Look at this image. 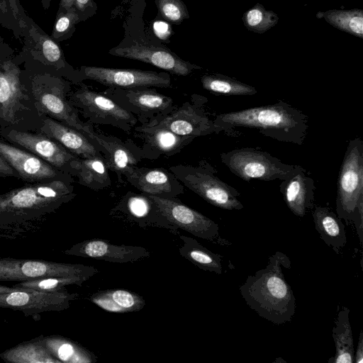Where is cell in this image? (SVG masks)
I'll return each mask as SVG.
<instances>
[{
	"instance_id": "cell-43",
	"label": "cell",
	"mask_w": 363,
	"mask_h": 363,
	"mask_svg": "<svg viewBox=\"0 0 363 363\" xmlns=\"http://www.w3.org/2000/svg\"><path fill=\"white\" fill-rule=\"evenodd\" d=\"M0 176L2 177H18L16 172L9 164V163L0 155Z\"/></svg>"
},
{
	"instance_id": "cell-32",
	"label": "cell",
	"mask_w": 363,
	"mask_h": 363,
	"mask_svg": "<svg viewBox=\"0 0 363 363\" xmlns=\"http://www.w3.org/2000/svg\"><path fill=\"white\" fill-rule=\"evenodd\" d=\"M201 82L204 89L216 95L251 96L257 94L254 86L221 74H204Z\"/></svg>"
},
{
	"instance_id": "cell-44",
	"label": "cell",
	"mask_w": 363,
	"mask_h": 363,
	"mask_svg": "<svg viewBox=\"0 0 363 363\" xmlns=\"http://www.w3.org/2000/svg\"><path fill=\"white\" fill-rule=\"evenodd\" d=\"M363 362V332L361 330L357 342V347L354 351V363Z\"/></svg>"
},
{
	"instance_id": "cell-6",
	"label": "cell",
	"mask_w": 363,
	"mask_h": 363,
	"mask_svg": "<svg viewBox=\"0 0 363 363\" xmlns=\"http://www.w3.org/2000/svg\"><path fill=\"white\" fill-rule=\"evenodd\" d=\"M176 178L211 205L224 210H242L240 191L225 183L215 173L216 170L206 161L198 167H170Z\"/></svg>"
},
{
	"instance_id": "cell-25",
	"label": "cell",
	"mask_w": 363,
	"mask_h": 363,
	"mask_svg": "<svg viewBox=\"0 0 363 363\" xmlns=\"http://www.w3.org/2000/svg\"><path fill=\"white\" fill-rule=\"evenodd\" d=\"M87 137L104 150L107 167L115 172L126 175L137 163L132 153L116 140L99 135L93 130Z\"/></svg>"
},
{
	"instance_id": "cell-35",
	"label": "cell",
	"mask_w": 363,
	"mask_h": 363,
	"mask_svg": "<svg viewBox=\"0 0 363 363\" xmlns=\"http://www.w3.org/2000/svg\"><path fill=\"white\" fill-rule=\"evenodd\" d=\"M242 19L248 30L262 34L276 26L279 17L273 11L267 10L262 4L257 3L244 13Z\"/></svg>"
},
{
	"instance_id": "cell-2",
	"label": "cell",
	"mask_w": 363,
	"mask_h": 363,
	"mask_svg": "<svg viewBox=\"0 0 363 363\" xmlns=\"http://www.w3.org/2000/svg\"><path fill=\"white\" fill-rule=\"evenodd\" d=\"M214 124L220 131L234 135L235 128H254L275 140L301 145L307 136V115L279 100L269 105L252 107L217 115Z\"/></svg>"
},
{
	"instance_id": "cell-39",
	"label": "cell",
	"mask_w": 363,
	"mask_h": 363,
	"mask_svg": "<svg viewBox=\"0 0 363 363\" xmlns=\"http://www.w3.org/2000/svg\"><path fill=\"white\" fill-rule=\"evenodd\" d=\"M158 16L165 21L179 25L189 18L186 4L182 0H155Z\"/></svg>"
},
{
	"instance_id": "cell-21",
	"label": "cell",
	"mask_w": 363,
	"mask_h": 363,
	"mask_svg": "<svg viewBox=\"0 0 363 363\" xmlns=\"http://www.w3.org/2000/svg\"><path fill=\"white\" fill-rule=\"evenodd\" d=\"M40 130L77 157L91 158L101 155L91 142L93 140L88 139L85 134L53 118H45Z\"/></svg>"
},
{
	"instance_id": "cell-13",
	"label": "cell",
	"mask_w": 363,
	"mask_h": 363,
	"mask_svg": "<svg viewBox=\"0 0 363 363\" xmlns=\"http://www.w3.org/2000/svg\"><path fill=\"white\" fill-rule=\"evenodd\" d=\"M71 99L94 121L110 123L121 128L125 127L127 129L136 122L130 113L100 93L82 88L72 94Z\"/></svg>"
},
{
	"instance_id": "cell-8",
	"label": "cell",
	"mask_w": 363,
	"mask_h": 363,
	"mask_svg": "<svg viewBox=\"0 0 363 363\" xmlns=\"http://www.w3.org/2000/svg\"><path fill=\"white\" fill-rule=\"evenodd\" d=\"M32 93L40 111L86 136L92 130L80 121L77 111L64 98L62 84L58 78L49 73L35 75L32 81Z\"/></svg>"
},
{
	"instance_id": "cell-5",
	"label": "cell",
	"mask_w": 363,
	"mask_h": 363,
	"mask_svg": "<svg viewBox=\"0 0 363 363\" xmlns=\"http://www.w3.org/2000/svg\"><path fill=\"white\" fill-rule=\"evenodd\" d=\"M221 162L229 170L244 181L284 180L303 169L289 164L262 150L252 147L233 149L220 155Z\"/></svg>"
},
{
	"instance_id": "cell-31",
	"label": "cell",
	"mask_w": 363,
	"mask_h": 363,
	"mask_svg": "<svg viewBox=\"0 0 363 363\" xmlns=\"http://www.w3.org/2000/svg\"><path fill=\"white\" fill-rule=\"evenodd\" d=\"M318 18H324L330 25L354 36L363 38V10L331 9L318 11Z\"/></svg>"
},
{
	"instance_id": "cell-47",
	"label": "cell",
	"mask_w": 363,
	"mask_h": 363,
	"mask_svg": "<svg viewBox=\"0 0 363 363\" xmlns=\"http://www.w3.org/2000/svg\"><path fill=\"white\" fill-rule=\"evenodd\" d=\"M15 289L14 287H9L3 285H0V294H6L11 292Z\"/></svg>"
},
{
	"instance_id": "cell-3",
	"label": "cell",
	"mask_w": 363,
	"mask_h": 363,
	"mask_svg": "<svg viewBox=\"0 0 363 363\" xmlns=\"http://www.w3.org/2000/svg\"><path fill=\"white\" fill-rule=\"evenodd\" d=\"M62 180L33 182L0 194V228L24 225L57 211L74 197Z\"/></svg>"
},
{
	"instance_id": "cell-26",
	"label": "cell",
	"mask_w": 363,
	"mask_h": 363,
	"mask_svg": "<svg viewBox=\"0 0 363 363\" xmlns=\"http://www.w3.org/2000/svg\"><path fill=\"white\" fill-rule=\"evenodd\" d=\"M349 313L350 309L344 306L339 311L335 320L332 336L335 354L328 360L330 363H354V340Z\"/></svg>"
},
{
	"instance_id": "cell-30",
	"label": "cell",
	"mask_w": 363,
	"mask_h": 363,
	"mask_svg": "<svg viewBox=\"0 0 363 363\" xmlns=\"http://www.w3.org/2000/svg\"><path fill=\"white\" fill-rule=\"evenodd\" d=\"M125 176L133 185L147 194L160 196L172 191L170 179L162 169L140 172L134 167Z\"/></svg>"
},
{
	"instance_id": "cell-33",
	"label": "cell",
	"mask_w": 363,
	"mask_h": 363,
	"mask_svg": "<svg viewBox=\"0 0 363 363\" xmlns=\"http://www.w3.org/2000/svg\"><path fill=\"white\" fill-rule=\"evenodd\" d=\"M30 18L19 0H0V25L11 30L16 38L25 36Z\"/></svg>"
},
{
	"instance_id": "cell-10",
	"label": "cell",
	"mask_w": 363,
	"mask_h": 363,
	"mask_svg": "<svg viewBox=\"0 0 363 363\" xmlns=\"http://www.w3.org/2000/svg\"><path fill=\"white\" fill-rule=\"evenodd\" d=\"M164 129L177 135L194 139L196 137L220 133L201 106L186 103L161 118L137 128L140 132Z\"/></svg>"
},
{
	"instance_id": "cell-15",
	"label": "cell",
	"mask_w": 363,
	"mask_h": 363,
	"mask_svg": "<svg viewBox=\"0 0 363 363\" xmlns=\"http://www.w3.org/2000/svg\"><path fill=\"white\" fill-rule=\"evenodd\" d=\"M23 41V46L18 55L21 59L39 62L43 66L56 70L71 67L65 61L63 51L58 43L31 18Z\"/></svg>"
},
{
	"instance_id": "cell-19",
	"label": "cell",
	"mask_w": 363,
	"mask_h": 363,
	"mask_svg": "<svg viewBox=\"0 0 363 363\" xmlns=\"http://www.w3.org/2000/svg\"><path fill=\"white\" fill-rule=\"evenodd\" d=\"M21 72L11 56L0 62V118L6 122L16 121V112L25 96Z\"/></svg>"
},
{
	"instance_id": "cell-41",
	"label": "cell",
	"mask_w": 363,
	"mask_h": 363,
	"mask_svg": "<svg viewBox=\"0 0 363 363\" xmlns=\"http://www.w3.org/2000/svg\"><path fill=\"white\" fill-rule=\"evenodd\" d=\"M128 208L134 216L143 217L149 211L150 203L143 197L135 196L129 200Z\"/></svg>"
},
{
	"instance_id": "cell-38",
	"label": "cell",
	"mask_w": 363,
	"mask_h": 363,
	"mask_svg": "<svg viewBox=\"0 0 363 363\" xmlns=\"http://www.w3.org/2000/svg\"><path fill=\"white\" fill-rule=\"evenodd\" d=\"M79 23L74 9L57 12L50 37L57 43L70 38L74 34L75 26Z\"/></svg>"
},
{
	"instance_id": "cell-24",
	"label": "cell",
	"mask_w": 363,
	"mask_h": 363,
	"mask_svg": "<svg viewBox=\"0 0 363 363\" xmlns=\"http://www.w3.org/2000/svg\"><path fill=\"white\" fill-rule=\"evenodd\" d=\"M68 166L82 185L94 190H100L111 184L108 167L101 155L91 158L77 157Z\"/></svg>"
},
{
	"instance_id": "cell-28",
	"label": "cell",
	"mask_w": 363,
	"mask_h": 363,
	"mask_svg": "<svg viewBox=\"0 0 363 363\" xmlns=\"http://www.w3.org/2000/svg\"><path fill=\"white\" fill-rule=\"evenodd\" d=\"M44 342L49 352L60 363H92L97 359L84 347L60 335L44 336Z\"/></svg>"
},
{
	"instance_id": "cell-16",
	"label": "cell",
	"mask_w": 363,
	"mask_h": 363,
	"mask_svg": "<svg viewBox=\"0 0 363 363\" xmlns=\"http://www.w3.org/2000/svg\"><path fill=\"white\" fill-rule=\"evenodd\" d=\"M63 253L113 263L135 262L150 256V252L143 247L117 245L101 239L77 243Z\"/></svg>"
},
{
	"instance_id": "cell-4",
	"label": "cell",
	"mask_w": 363,
	"mask_h": 363,
	"mask_svg": "<svg viewBox=\"0 0 363 363\" xmlns=\"http://www.w3.org/2000/svg\"><path fill=\"white\" fill-rule=\"evenodd\" d=\"M335 211L347 225L353 223L363 244V140L350 139L340 167Z\"/></svg>"
},
{
	"instance_id": "cell-29",
	"label": "cell",
	"mask_w": 363,
	"mask_h": 363,
	"mask_svg": "<svg viewBox=\"0 0 363 363\" xmlns=\"http://www.w3.org/2000/svg\"><path fill=\"white\" fill-rule=\"evenodd\" d=\"M179 238L183 244L179 248V252L183 257L201 269L222 274V255L213 252L193 238L181 235Z\"/></svg>"
},
{
	"instance_id": "cell-27",
	"label": "cell",
	"mask_w": 363,
	"mask_h": 363,
	"mask_svg": "<svg viewBox=\"0 0 363 363\" xmlns=\"http://www.w3.org/2000/svg\"><path fill=\"white\" fill-rule=\"evenodd\" d=\"M0 357L11 363H60L46 348L43 335L5 350Z\"/></svg>"
},
{
	"instance_id": "cell-46",
	"label": "cell",
	"mask_w": 363,
	"mask_h": 363,
	"mask_svg": "<svg viewBox=\"0 0 363 363\" xmlns=\"http://www.w3.org/2000/svg\"><path fill=\"white\" fill-rule=\"evenodd\" d=\"M70 9H74V0H60L57 12L68 11Z\"/></svg>"
},
{
	"instance_id": "cell-17",
	"label": "cell",
	"mask_w": 363,
	"mask_h": 363,
	"mask_svg": "<svg viewBox=\"0 0 363 363\" xmlns=\"http://www.w3.org/2000/svg\"><path fill=\"white\" fill-rule=\"evenodd\" d=\"M4 135L56 168L68 165L77 157L46 135L16 130H10Z\"/></svg>"
},
{
	"instance_id": "cell-42",
	"label": "cell",
	"mask_w": 363,
	"mask_h": 363,
	"mask_svg": "<svg viewBox=\"0 0 363 363\" xmlns=\"http://www.w3.org/2000/svg\"><path fill=\"white\" fill-rule=\"evenodd\" d=\"M153 30L160 38L162 40H167L169 38L172 33V29L170 26L166 22L156 21L153 24Z\"/></svg>"
},
{
	"instance_id": "cell-40",
	"label": "cell",
	"mask_w": 363,
	"mask_h": 363,
	"mask_svg": "<svg viewBox=\"0 0 363 363\" xmlns=\"http://www.w3.org/2000/svg\"><path fill=\"white\" fill-rule=\"evenodd\" d=\"M74 7L79 16V23L92 17L98 9L94 0H74Z\"/></svg>"
},
{
	"instance_id": "cell-51",
	"label": "cell",
	"mask_w": 363,
	"mask_h": 363,
	"mask_svg": "<svg viewBox=\"0 0 363 363\" xmlns=\"http://www.w3.org/2000/svg\"><path fill=\"white\" fill-rule=\"evenodd\" d=\"M3 61V60H2Z\"/></svg>"
},
{
	"instance_id": "cell-7",
	"label": "cell",
	"mask_w": 363,
	"mask_h": 363,
	"mask_svg": "<svg viewBox=\"0 0 363 363\" xmlns=\"http://www.w3.org/2000/svg\"><path fill=\"white\" fill-rule=\"evenodd\" d=\"M93 266L43 259H0V281H25L46 277L78 276L90 279L98 274Z\"/></svg>"
},
{
	"instance_id": "cell-11",
	"label": "cell",
	"mask_w": 363,
	"mask_h": 363,
	"mask_svg": "<svg viewBox=\"0 0 363 363\" xmlns=\"http://www.w3.org/2000/svg\"><path fill=\"white\" fill-rule=\"evenodd\" d=\"M77 297V294L67 290L45 292L15 288L11 292L0 294V308L19 311L26 316L35 317L45 312L67 309Z\"/></svg>"
},
{
	"instance_id": "cell-12",
	"label": "cell",
	"mask_w": 363,
	"mask_h": 363,
	"mask_svg": "<svg viewBox=\"0 0 363 363\" xmlns=\"http://www.w3.org/2000/svg\"><path fill=\"white\" fill-rule=\"evenodd\" d=\"M79 73L82 79H91L113 88L134 89L148 87L167 88L171 86L169 75L164 72L82 66Z\"/></svg>"
},
{
	"instance_id": "cell-48",
	"label": "cell",
	"mask_w": 363,
	"mask_h": 363,
	"mask_svg": "<svg viewBox=\"0 0 363 363\" xmlns=\"http://www.w3.org/2000/svg\"><path fill=\"white\" fill-rule=\"evenodd\" d=\"M52 0H40L44 10L48 9Z\"/></svg>"
},
{
	"instance_id": "cell-22",
	"label": "cell",
	"mask_w": 363,
	"mask_h": 363,
	"mask_svg": "<svg viewBox=\"0 0 363 363\" xmlns=\"http://www.w3.org/2000/svg\"><path fill=\"white\" fill-rule=\"evenodd\" d=\"M312 216L320 239L339 254L347 244L345 226L336 213L327 206H316Z\"/></svg>"
},
{
	"instance_id": "cell-45",
	"label": "cell",
	"mask_w": 363,
	"mask_h": 363,
	"mask_svg": "<svg viewBox=\"0 0 363 363\" xmlns=\"http://www.w3.org/2000/svg\"><path fill=\"white\" fill-rule=\"evenodd\" d=\"M12 53L13 50L11 48L4 42L3 38L0 35V55L10 57Z\"/></svg>"
},
{
	"instance_id": "cell-37",
	"label": "cell",
	"mask_w": 363,
	"mask_h": 363,
	"mask_svg": "<svg viewBox=\"0 0 363 363\" xmlns=\"http://www.w3.org/2000/svg\"><path fill=\"white\" fill-rule=\"evenodd\" d=\"M140 133L145 135L150 145L166 154L179 150L193 140L164 129L145 130Z\"/></svg>"
},
{
	"instance_id": "cell-14",
	"label": "cell",
	"mask_w": 363,
	"mask_h": 363,
	"mask_svg": "<svg viewBox=\"0 0 363 363\" xmlns=\"http://www.w3.org/2000/svg\"><path fill=\"white\" fill-rule=\"evenodd\" d=\"M108 52L114 56L150 64L178 76H187L194 70L201 69L200 66L184 61L165 47L135 45L116 47Z\"/></svg>"
},
{
	"instance_id": "cell-18",
	"label": "cell",
	"mask_w": 363,
	"mask_h": 363,
	"mask_svg": "<svg viewBox=\"0 0 363 363\" xmlns=\"http://www.w3.org/2000/svg\"><path fill=\"white\" fill-rule=\"evenodd\" d=\"M0 155L19 177L30 183L52 179L57 175V171L54 167L41 158L1 141Z\"/></svg>"
},
{
	"instance_id": "cell-1",
	"label": "cell",
	"mask_w": 363,
	"mask_h": 363,
	"mask_svg": "<svg viewBox=\"0 0 363 363\" xmlns=\"http://www.w3.org/2000/svg\"><path fill=\"white\" fill-rule=\"evenodd\" d=\"M283 267L290 269V259L277 251L268 258L264 268L249 275L239 287L247 305L275 325L291 322L296 308V298L286 280Z\"/></svg>"
},
{
	"instance_id": "cell-34",
	"label": "cell",
	"mask_w": 363,
	"mask_h": 363,
	"mask_svg": "<svg viewBox=\"0 0 363 363\" xmlns=\"http://www.w3.org/2000/svg\"><path fill=\"white\" fill-rule=\"evenodd\" d=\"M125 94L130 104L143 111L162 112L172 106L170 97L152 90L126 89Z\"/></svg>"
},
{
	"instance_id": "cell-20",
	"label": "cell",
	"mask_w": 363,
	"mask_h": 363,
	"mask_svg": "<svg viewBox=\"0 0 363 363\" xmlns=\"http://www.w3.org/2000/svg\"><path fill=\"white\" fill-rule=\"evenodd\" d=\"M315 189L313 179L308 175L305 168L281 180L279 185L288 208L300 218L313 208Z\"/></svg>"
},
{
	"instance_id": "cell-50",
	"label": "cell",
	"mask_w": 363,
	"mask_h": 363,
	"mask_svg": "<svg viewBox=\"0 0 363 363\" xmlns=\"http://www.w3.org/2000/svg\"><path fill=\"white\" fill-rule=\"evenodd\" d=\"M8 57H4V56H2V55H0V62H1L2 60H5V59H6V58H8Z\"/></svg>"
},
{
	"instance_id": "cell-23",
	"label": "cell",
	"mask_w": 363,
	"mask_h": 363,
	"mask_svg": "<svg viewBox=\"0 0 363 363\" xmlns=\"http://www.w3.org/2000/svg\"><path fill=\"white\" fill-rule=\"evenodd\" d=\"M91 302L111 313H124L140 311L145 301L139 294L124 289H108L94 294Z\"/></svg>"
},
{
	"instance_id": "cell-9",
	"label": "cell",
	"mask_w": 363,
	"mask_h": 363,
	"mask_svg": "<svg viewBox=\"0 0 363 363\" xmlns=\"http://www.w3.org/2000/svg\"><path fill=\"white\" fill-rule=\"evenodd\" d=\"M147 198L154 203L160 215L176 227L216 244L225 246L232 245L220 235L218 225L199 211L169 198L150 194H147Z\"/></svg>"
},
{
	"instance_id": "cell-36",
	"label": "cell",
	"mask_w": 363,
	"mask_h": 363,
	"mask_svg": "<svg viewBox=\"0 0 363 363\" xmlns=\"http://www.w3.org/2000/svg\"><path fill=\"white\" fill-rule=\"evenodd\" d=\"M89 279L83 277H46L34 280L21 281L13 286L14 288L33 289L40 291L52 292L65 290L68 285L82 286Z\"/></svg>"
},
{
	"instance_id": "cell-49",
	"label": "cell",
	"mask_w": 363,
	"mask_h": 363,
	"mask_svg": "<svg viewBox=\"0 0 363 363\" xmlns=\"http://www.w3.org/2000/svg\"><path fill=\"white\" fill-rule=\"evenodd\" d=\"M286 362V361H285V360H284L281 357H278V358H277V359L274 361V362Z\"/></svg>"
}]
</instances>
